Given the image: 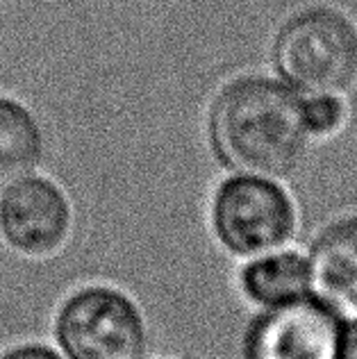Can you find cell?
<instances>
[{
	"label": "cell",
	"mask_w": 357,
	"mask_h": 359,
	"mask_svg": "<svg viewBox=\"0 0 357 359\" xmlns=\"http://www.w3.org/2000/svg\"><path fill=\"white\" fill-rule=\"evenodd\" d=\"M210 141L228 171L278 180L303 162L309 132L303 98L269 78L234 80L210 109Z\"/></svg>",
	"instance_id": "obj_1"
},
{
	"label": "cell",
	"mask_w": 357,
	"mask_h": 359,
	"mask_svg": "<svg viewBox=\"0 0 357 359\" xmlns=\"http://www.w3.org/2000/svg\"><path fill=\"white\" fill-rule=\"evenodd\" d=\"M274 66L298 96H339L357 84V27L335 9H307L280 30Z\"/></svg>",
	"instance_id": "obj_2"
},
{
	"label": "cell",
	"mask_w": 357,
	"mask_h": 359,
	"mask_svg": "<svg viewBox=\"0 0 357 359\" xmlns=\"http://www.w3.org/2000/svg\"><path fill=\"white\" fill-rule=\"evenodd\" d=\"M58 344L69 359H142L146 323L123 291L87 287L73 294L55 323Z\"/></svg>",
	"instance_id": "obj_3"
},
{
	"label": "cell",
	"mask_w": 357,
	"mask_h": 359,
	"mask_svg": "<svg viewBox=\"0 0 357 359\" xmlns=\"http://www.w3.org/2000/svg\"><path fill=\"white\" fill-rule=\"evenodd\" d=\"M212 225L230 252L252 259L285 248L296 230V210L274 180L237 175L216 191Z\"/></svg>",
	"instance_id": "obj_4"
},
{
	"label": "cell",
	"mask_w": 357,
	"mask_h": 359,
	"mask_svg": "<svg viewBox=\"0 0 357 359\" xmlns=\"http://www.w3.org/2000/svg\"><path fill=\"white\" fill-rule=\"evenodd\" d=\"M344 323L314 298L267 307L243 341L246 359H342Z\"/></svg>",
	"instance_id": "obj_5"
},
{
	"label": "cell",
	"mask_w": 357,
	"mask_h": 359,
	"mask_svg": "<svg viewBox=\"0 0 357 359\" xmlns=\"http://www.w3.org/2000/svg\"><path fill=\"white\" fill-rule=\"evenodd\" d=\"M73 225L69 198L50 180L25 177L0 203V232L16 252L48 257L67 243Z\"/></svg>",
	"instance_id": "obj_6"
},
{
	"label": "cell",
	"mask_w": 357,
	"mask_h": 359,
	"mask_svg": "<svg viewBox=\"0 0 357 359\" xmlns=\"http://www.w3.org/2000/svg\"><path fill=\"white\" fill-rule=\"evenodd\" d=\"M309 294L337 316L357 318V216L321 232L307 257Z\"/></svg>",
	"instance_id": "obj_7"
},
{
	"label": "cell",
	"mask_w": 357,
	"mask_h": 359,
	"mask_svg": "<svg viewBox=\"0 0 357 359\" xmlns=\"http://www.w3.org/2000/svg\"><path fill=\"white\" fill-rule=\"evenodd\" d=\"M241 289L246 298L262 307L305 298L309 294L307 259L287 250L252 257L241 271Z\"/></svg>",
	"instance_id": "obj_8"
},
{
	"label": "cell",
	"mask_w": 357,
	"mask_h": 359,
	"mask_svg": "<svg viewBox=\"0 0 357 359\" xmlns=\"http://www.w3.org/2000/svg\"><path fill=\"white\" fill-rule=\"evenodd\" d=\"M43 155V135L34 116L14 100L0 98V189L30 177Z\"/></svg>",
	"instance_id": "obj_9"
},
{
	"label": "cell",
	"mask_w": 357,
	"mask_h": 359,
	"mask_svg": "<svg viewBox=\"0 0 357 359\" xmlns=\"http://www.w3.org/2000/svg\"><path fill=\"white\" fill-rule=\"evenodd\" d=\"M305 126L309 135L328 137L342 128L346 118V107L339 96H316L303 100Z\"/></svg>",
	"instance_id": "obj_10"
},
{
	"label": "cell",
	"mask_w": 357,
	"mask_h": 359,
	"mask_svg": "<svg viewBox=\"0 0 357 359\" xmlns=\"http://www.w3.org/2000/svg\"><path fill=\"white\" fill-rule=\"evenodd\" d=\"M3 359H62V357L43 346H21L16 351L7 353Z\"/></svg>",
	"instance_id": "obj_11"
},
{
	"label": "cell",
	"mask_w": 357,
	"mask_h": 359,
	"mask_svg": "<svg viewBox=\"0 0 357 359\" xmlns=\"http://www.w3.org/2000/svg\"><path fill=\"white\" fill-rule=\"evenodd\" d=\"M342 359H357V318H353V323L344 325Z\"/></svg>",
	"instance_id": "obj_12"
}]
</instances>
